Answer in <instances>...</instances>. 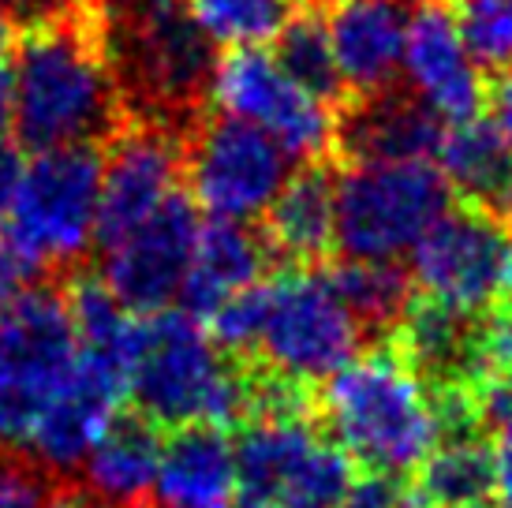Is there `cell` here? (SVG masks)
Wrapping results in <instances>:
<instances>
[{"label": "cell", "mask_w": 512, "mask_h": 508, "mask_svg": "<svg viewBox=\"0 0 512 508\" xmlns=\"http://www.w3.org/2000/svg\"><path fill=\"white\" fill-rule=\"evenodd\" d=\"M12 75V131L30 154L101 146L131 124L94 8L53 27L23 30Z\"/></svg>", "instance_id": "cell-1"}, {"label": "cell", "mask_w": 512, "mask_h": 508, "mask_svg": "<svg viewBox=\"0 0 512 508\" xmlns=\"http://www.w3.org/2000/svg\"><path fill=\"white\" fill-rule=\"evenodd\" d=\"M98 27L131 120L191 135L217 71L214 38L199 23L191 0H135Z\"/></svg>", "instance_id": "cell-2"}, {"label": "cell", "mask_w": 512, "mask_h": 508, "mask_svg": "<svg viewBox=\"0 0 512 508\" xmlns=\"http://www.w3.org/2000/svg\"><path fill=\"white\" fill-rule=\"evenodd\" d=\"M322 430L359 471L385 475H415L441 441L423 381L389 340L363 348L322 385Z\"/></svg>", "instance_id": "cell-3"}, {"label": "cell", "mask_w": 512, "mask_h": 508, "mask_svg": "<svg viewBox=\"0 0 512 508\" xmlns=\"http://www.w3.org/2000/svg\"><path fill=\"white\" fill-rule=\"evenodd\" d=\"M128 393L135 408L165 430L195 423L240 430L247 423L243 359H221L214 337L184 307L139 314Z\"/></svg>", "instance_id": "cell-4"}, {"label": "cell", "mask_w": 512, "mask_h": 508, "mask_svg": "<svg viewBox=\"0 0 512 508\" xmlns=\"http://www.w3.org/2000/svg\"><path fill=\"white\" fill-rule=\"evenodd\" d=\"M98 146L42 150L27 161L12 213L4 221V243L38 281L45 269H72L98 243L101 206Z\"/></svg>", "instance_id": "cell-5"}, {"label": "cell", "mask_w": 512, "mask_h": 508, "mask_svg": "<svg viewBox=\"0 0 512 508\" xmlns=\"http://www.w3.org/2000/svg\"><path fill=\"white\" fill-rule=\"evenodd\" d=\"M453 206L438 161H363L337 176V251L344 258H397Z\"/></svg>", "instance_id": "cell-6"}, {"label": "cell", "mask_w": 512, "mask_h": 508, "mask_svg": "<svg viewBox=\"0 0 512 508\" xmlns=\"http://www.w3.org/2000/svg\"><path fill=\"white\" fill-rule=\"evenodd\" d=\"M79 359L68 299L30 288L0 311V445H30V434Z\"/></svg>", "instance_id": "cell-7"}, {"label": "cell", "mask_w": 512, "mask_h": 508, "mask_svg": "<svg viewBox=\"0 0 512 508\" xmlns=\"http://www.w3.org/2000/svg\"><path fill=\"white\" fill-rule=\"evenodd\" d=\"M243 508H337L352 486V456L318 419L247 423L236 445Z\"/></svg>", "instance_id": "cell-8"}, {"label": "cell", "mask_w": 512, "mask_h": 508, "mask_svg": "<svg viewBox=\"0 0 512 508\" xmlns=\"http://www.w3.org/2000/svg\"><path fill=\"white\" fill-rule=\"evenodd\" d=\"M367 344L352 311L322 266L288 269L273 281V311L258 344V359L288 378L326 385Z\"/></svg>", "instance_id": "cell-9"}, {"label": "cell", "mask_w": 512, "mask_h": 508, "mask_svg": "<svg viewBox=\"0 0 512 508\" xmlns=\"http://www.w3.org/2000/svg\"><path fill=\"white\" fill-rule=\"evenodd\" d=\"M210 94L225 116H236L273 135L292 161H329L337 146V109L303 90L277 64V57L258 45L232 49L221 57Z\"/></svg>", "instance_id": "cell-10"}, {"label": "cell", "mask_w": 512, "mask_h": 508, "mask_svg": "<svg viewBox=\"0 0 512 508\" xmlns=\"http://www.w3.org/2000/svg\"><path fill=\"white\" fill-rule=\"evenodd\" d=\"M292 157L262 127L236 116H202L187 135L191 195L217 221H255L288 184Z\"/></svg>", "instance_id": "cell-11"}, {"label": "cell", "mask_w": 512, "mask_h": 508, "mask_svg": "<svg viewBox=\"0 0 512 508\" xmlns=\"http://www.w3.org/2000/svg\"><path fill=\"white\" fill-rule=\"evenodd\" d=\"M509 243L512 225L501 213L456 198L412 247L415 292L453 311L483 314L501 299Z\"/></svg>", "instance_id": "cell-12"}, {"label": "cell", "mask_w": 512, "mask_h": 508, "mask_svg": "<svg viewBox=\"0 0 512 508\" xmlns=\"http://www.w3.org/2000/svg\"><path fill=\"white\" fill-rule=\"evenodd\" d=\"M187 172V135L165 124L131 120L113 139L105 161L98 206V247L109 251L143 228L169 198L180 195V176Z\"/></svg>", "instance_id": "cell-13"}, {"label": "cell", "mask_w": 512, "mask_h": 508, "mask_svg": "<svg viewBox=\"0 0 512 508\" xmlns=\"http://www.w3.org/2000/svg\"><path fill=\"white\" fill-rule=\"evenodd\" d=\"M199 232L202 221L191 198H169L143 228H135L116 247L101 251V281L113 288L128 311H165V303L180 296L184 288Z\"/></svg>", "instance_id": "cell-14"}, {"label": "cell", "mask_w": 512, "mask_h": 508, "mask_svg": "<svg viewBox=\"0 0 512 508\" xmlns=\"http://www.w3.org/2000/svg\"><path fill=\"white\" fill-rule=\"evenodd\" d=\"M128 389V367L79 348L72 374L64 378V385L49 400V408L42 411V419L30 434V452L57 475L83 464L116 419V408L128 396Z\"/></svg>", "instance_id": "cell-15"}, {"label": "cell", "mask_w": 512, "mask_h": 508, "mask_svg": "<svg viewBox=\"0 0 512 508\" xmlns=\"http://www.w3.org/2000/svg\"><path fill=\"white\" fill-rule=\"evenodd\" d=\"M404 75L415 98L427 101L445 124H468L486 109V79L471 60L445 0L423 4L408 19Z\"/></svg>", "instance_id": "cell-16"}, {"label": "cell", "mask_w": 512, "mask_h": 508, "mask_svg": "<svg viewBox=\"0 0 512 508\" xmlns=\"http://www.w3.org/2000/svg\"><path fill=\"white\" fill-rule=\"evenodd\" d=\"M449 124L427 101L404 98L397 90L352 98L337 113L333 154L344 165L363 161H438Z\"/></svg>", "instance_id": "cell-17"}, {"label": "cell", "mask_w": 512, "mask_h": 508, "mask_svg": "<svg viewBox=\"0 0 512 508\" xmlns=\"http://www.w3.org/2000/svg\"><path fill=\"white\" fill-rule=\"evenodd\" d=\"M329 42L348 94L367 98L393 90L404 71L408 15L397 0H337L329 8Z\"/></svg>", "instance_id": "cell-18"}, {"label": "cell", "mask_w": 512, "mask_h": 508, "mask_svg": "<svg viewBox=\"0 0 512 508\" xmlns=\"http://www.w3.org/2000/svg\"><path fill=\"white\" fill-rule=\"evenodd\" d=\"M385 340L397 348L404 367L423 381L427 393L486 381L479 363V314L453 311L415 292L404 322Z\"/></svg>", "instance_id": "cell-19"}, {"label": "cell", "mask_w": 512, "mask_h": 508, "mask_svg": "<svg viewBox=\"0 0 512 508\" xmlns=\"http://www.w3.org/2000/svg\"><path fill=\"white\" fill-rule=\"evenodd\" d=\"M277 262L266 232L251 228L247 221H217L210 217L199 232L195 258L184 277L180 299L191 318L202 325L214 318V311L251 284L266 281V269Z\"/></svg>", "instance_id": "cell-20"}, {"label": "cell", "mask_w": 512, "mask_h": 508, "mask_svg": "<svg viewBox=\"0 0 512 508\" xmlns=\"http://www.w3.org/2000/svg\"><path fill=\"white\" fill-rule=\"evenodd\" d=\"M240 486L236 449L225 426H180L165 438L154 508H228Z\"/></svg>", "instance_id": "cell-21"}, {"label": "cell", "mask_w": 512, "mask_h": 508, "mask_svg": "<svg viewBox=\"0 0 512 508\" xmlns=\"http://www.w3.org/2000/svg\"><path fill=\"white\" fill-rule=\"evenodd\" d=\"M266 240L277 262L292 269H314L337 247V176L329 161L303 165L288 176L285 191L266 210Z\"/></svg>", "instance_id": "cell-22"}, {"label": "cell", "mask_w": 512, "mask_h": 508, "mask_svg": "<svg viewBox=\"0 0 512 508\" xmlns=\"http://www.w3.org/2000/svg\"><path fill=\"white\" fill-rule=\"evenodd\" d=\"M161 452H165V426H157L139 408L116 415L94 452L86 456L90 494H98L113 508L143 505L157 482Z\"/></svg>", "instance_id": "cell-23"}, {"label": "cell", "mask_w": 512, "mask_h": 508, "mask_svg": "<svg viewBox=\"0 0 512 508\" xmlns=\"http://www.w3.org/2000/svg\"><path fill=\"white\" fill-rule=\"evenodd\" d=\"M438 169L468 202L501 213L512 225V139L494 120L449 124L438 150Z\"/></svg>", "instance_id": "cell-24"}, {"label": "cell", "mask_w": 512, "mask_h": 508, "mask_svg": "<svg viewBox=\"0 0 512 508\" xmlns=\"http://www.w3.org/2000/svg\"><path fill=\"white\" fill-rule=\"evenodd\" d=\"M412 482L427 508H490L498 497V445L486 434L438 441Z\"/></svg>", "instance_id": "cell-25"}, {"label": "cell", "mask_w": 512, "mask_h": 508, "mask_svg": "<svg viewBox=\"0 0 512 508\" xmlns=\"http://www.w3.org/2000/svg\"><path fill=\"white\" fill-rule=\"evenodd\" d=\"M326 273L359 329L367 333V348L404 322L415 299L412 269L400 266L397 258H341Z\"/></svg>", "instance_id": "cell-26"}, {"label": "cell", "mask_w": 512, "mask_h": 508, "mask_svg": "<svg viewBox=\"0 0 512 508\" xmlns=\"http://www.w3.org/2000/svg\"><path fill=\"white\" fill-rule=\"evenodd\" d=\"M273 42H277V49H273L277 64L303 90H311L314 98L333 105L337 113L352 101L348 83H344L341 68H337V57H333V42H329V27L326 19H322V12L292 15L285 23V30Z\"/></svg>", "instance_id": "cell-27"}, {"label": "cell", "mask_w": 512, "mask_h": 508, "mask_svg": "<svg viewBox=\"0 0 512 508\" xmlns=\"http://www.w3.org/2000/svg\"><path fill=\"white\" fill-rule=\"evenodd\" d=\"M296 4L299 0H191L206 34L232 49L273 42L296 15Z\"/></svg>", "instance_id": "cell-28"}, {"label": "cell", "mask_w": 512, "mask_h": 508, "mask_svg": "<svg viewBox=\"0 0 512 508\" xmlns=\"http://www.w3.org/2000/svg\"><path fill=\"white\" fill-rule=\"evenodd\" d=\"M456 19V30L468 45L479 68L501 71L512 68V0H445Z\"/></svg>", "instance_id": "cell-29"}, {"label": "cell", "mask_w": 512, "mask_h": 508, "mask_svg": "<svg viewBox=\"0 0 512 508\" xmlns=\"http://www.w3.org/2000/svg\"><path fill=\"white\" fill-rule=\"evenodd\" d=\"M273 311V281H258L251 288L225 299L210 318V337L228 355H255Z\"/></svg>", "instance_id": "cell-30"}, {"label": "cell", "mask_w": 512, "mask_h": 508, "mask_svg": "<svg viewBox=\"0 0 512 508\" xmlns=\"http://www.w3.org/2000/svg\"><path fill=\"white\" fill-rule=\"evenodd\" d=\"M479 363L486 378L512 374V299H498L479 314Z\"/></svg>", "instance_id": "cell-31"}, {"label": "cell", "mask_w": 512, "mask_h": 508, "mask_svg": "<svg viewBox=\"0 0 512 508\" xmlns=\"http://www.w3.org/2000/svg\"><path fill=\"white\" fill-rule=\"evenodd\" d=\"M0 12L12 27L38 30L64 23V19H75V15H86L90 0H0Z\"/></svg>", "instance_id": "cell-32"}, {"label": "cell", "mask_w": 512, "mask_h": 508, "mask_svg": "<svg viewBox=\"0 0 512 508\" xmlns=\"http://www.w3.org/2000/svg\"><path fill=\"white\" fill-rule=\"evenodd\" d=\"M479 415L490 438L512 434V374L479 381Z\"/></svg>", "instance_id": "cell-33"}, {"label": "cell", "mask_w": 512, "mask_h": 508, "mask_svg": "<svg viewBox=\"0 0 512 508\" xmlns=\"http://www.w3.org/2000/svg\"><path fill=\"white\" fill-rule=\"evenodd\" d=\"M23 157L15 150L12 142L0 135V225L8 221V213H12V202H15V191H19V180H23Z\"/></svg>", "instance_id": "cell-34"}, {"label": "cell", "mask_w": 512, "mask_h": 508, "mask_svg": "<svg viewBox=\"0 0 512 508\" xmlns=\"http://www.w3.org/2000/svg\"><path fill=\"white\" fill-rule=\"evenodd\" d=\"M27 281H34L30 269L19 262V254H15L8 243L0 240V311L19 296V288H23Z\"/></svg>", "instance_id": "cell-35"}, {"label": "cell", "mask_w": 512, "mask_h": 508, "mask_svg": "<svg viewBox=\"0 0 512 508\" xmlns=\"http://www.w3.org/2000/svg\"><path fill=\"white\" fill-rule=\"evenodd\" d=\"M486 109H490V120L512 139V68L494 75V83L486 90Z\"/></svg>", "instance_id": "cell-36"}, {"label": "cell", "mask_w": 512, "mask_h": 508, "mask_svg": "<svg viewBox=\"0 0 512 508\" xmlns=\"http://www.w3.org/2000/svg\"><path fill=\"white\" fill-rule=\"evenodd\" d=\"M498 445V501L512 508V434L494 438Z\"/></svg>", "instance_id": "cell-37"}, {"label": "cell", "mask_w": 512, "mask_h": 508, "mask_svg": "<svg viewBox=\"0 0 512 508\" xmlns=\"http://www.w3.org/2000/svg\"><path fill=\"white\" fill-rule=\"evenodd\" d=\"M45 508H109L105 501H101L98 494H86V490H79V486H64V490H57V494L45 501Z\"/></svg>", "instance_id": "cell-38"}, {"label": "cell", "mask_w": 512, "mask_h": 508, "mask_svg": "<svg viewBox=\"0 0 512 508\" xmlns=\"http://www.w3.org/2000/svg\"><path fill=\"white\" fill-rule=\"evenodd\" d=\"M12 120H15V75L0 60V135L12 127Z\"/></svg>", "instance_id": "cell-39"}, {"label": "cell", "mask_w": 512, "mask_h": 508, "mask_svg": "<svg viewBox=\"0 0 512 508\" xmlns=\"http://www.w3.org/2000/svg\"><path fill=\"white\" fill-rule=\"evenodd\" d=\"M501 299H512V243H509V258H505V281H501Z\"/></svg>", "instance_id": "cell-40"}, {"label": "cell", "mask_w": 512, "mask_h": 508, "mask_svg": "<svg viewBox=\"0 0 512 508\" xmlns=\"http://www.w3.org/2000/svg\"><path fill=\"white\" fill-rule=\"evenodd\" d=\"M8 34H12V23H8L4 12H0V57H4V49H8Z\"/></svg>", "instance_id": "cell-41"}, {"label": "cell", "mask_w": 512, "mask_h": 508, "mask_svg": "<svg viewBox=\"0 0 512 508\" xmlns=\"http://www.w3.org/2000/svg\"><path fill=\"white\" fill-rule=\"evenodd\" d=\"M397 4H434V0H397Z\"/></svg>", "instance_id": "cell-42"}]
</instances>
